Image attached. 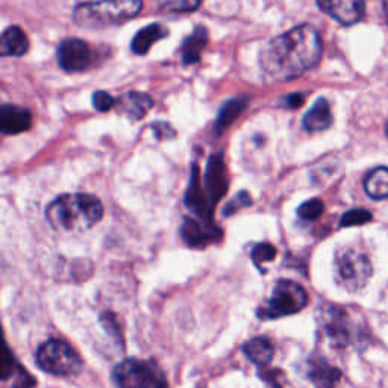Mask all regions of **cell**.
I'll use <instances>...</instances> for the list:
<instances>
[{"label":"cell","instance_id":"obj_34","mask_svg":"<svg viewBox=\"0 0 388 388\" xmlns=\"http://www.w3.org/2000/svg\"><path fill=\"white\" fill-rule=\"evenodd\" d=\"M153 129H155V134H157L158 138L175 135V130L170 128V125H167V123H158V125H153Z\"/></svg>","mask_w":388,"mask_h":388},{"label":"cell","instance_id":"obj_17","mask_svg":"<svg viewBox=\"0 0 388 388\" xmlns=\"http://www.w3.org/2000/svg\"><path fill=\"white\" fill-rule=\"evenodd\" d=\"M117 105L130 120H142L153 106V100L146 93L129 91L117 100Z\"/></svg>","mask_w":388,"mask_h":388},{"label":"cell","instance_id":"obj_12","mask_svg":"<svg viewBox=\"0 0 388 388\" xmlns=\"http://www.w3.org/2000/svg\"><path fill=\"white\" fill-rule=\"evenodd\" d=\"M220 229L215 228L214 224H206V223H199L193 219H185L182 228H181V235L184 242L191 247H199L208 244L209 242H214L219 237Z\"/></svg>","mask_w":388,"mask_h":388},{"label":"cell","instance_id":"obj_35","mask_svg":"<svg viewBox=\"0 0 388 388\" xmlns=\"http://www.w3.org/2000/svg\"><path fill=\"white\" fill-rule=\"evenodd\" d=\"M384 12H385V19H387V23H388V2H384Z\"/></svg>","mask_w":388,"mask_h":388},{"label":"cell","instance_id":"obj_24","mask_svg":"<svg viewBox=\"0 0 388 388\" xmlns=\"http://www.w3.org/2000/svg\"><path fill=\"white\" fill-rule=\"evenodd\" d=\"M247 105L246 99H232L224 104L220 110V114L217 115L215 120V132H222L224 128H228L234 122Z\"/></svg>","mask_w":388,"mask_h":388},{"label":"cell","instance_id":"obj_3","mask_svg":"<svg viewBox=\"0 0 388 388\" xmlns=\"http://www.w3.org/2000/svg\"><path fill=\"white\" fill-rule=\"evenodd\" d=\"M142 6L139 0L77 3L73 10V21L79 28L102 29L137 17Z\"/></svg>","mask_w":388,"mask_h":388},{"label":"cell","instance_id":"obj_9","mask_svg":"<svg viewBox=\"0 0 388 388\" xmlns=\"http://www.w3.org/2000/svg\"><path fill=\"white\" fill-rule=\"evenodd\" d=\"M57 57L59 67L67 73H81L91 64L90 46L77 38H67L61 41Z\"/></svg>","mask_w":388,"mask_h":388},{"label":"cell","instance_id":"obj_30","mask_svg":"<svg viewBox=\"0 0 388 388\" xmlns=\"http://www.w3.org/2000/svg\"><path fill=\"white\" fill-rule=\"evenodd\" d=\"M200 6V2H190V0H177V2H164L161 3L158 8L161 11H168V12H191L197 10Z\"/></svg>","mask_w":388,"mask_h":388},{"label":"cell","instance_id":"obj_16","mask_svg":"<svg viewBox=\"0 0 388 388\" xmlns=\"http://www.w3.org/2000/svg\"><path fill=\"white\" fill-rule=\"evenodd\" d=\"M243 353L258 369H264L273 360L275 346L267 337H255L243 345Z\"/></svg>","mask_w":388,"mask_h":388},{"label":"cell","instance_id":"obj_7","mask_svg":"<svg viewBox=\"0 0 388 388\" xmlns=\"http://www.w3.org/2000/svg\"><path fill=\"white\" fill-rule=\"evenodd\" d=\"M333 271H336L337 284L341 289L355 293L367 285L374 273V267L366 253L347 247L336 255Z\"/></svg>","mask_w":388,"mask_h":388},{"label":"cell","instance_id":"obj_25","mask_svg":"<svg viewBox=\"0 0 388 388\" xmlns=\"http://www.w3.org/2000/svg\"><path fill=\"white\" fill-rule=\"evenodd\" d=\"M251 258L255 267L262 270V264L273 261L276 258V247L270 243H260L251 251Z\"/></svg>","mask_w":388,"mask_h":388},{"label":"cell","instance_id":"obj_31","mask_svg":"<svg viewBox=\"0 0 388 388\" xmlns=\"http://www.w3.org/2000/svg\"><path fill=\"white\" fill-rule=\"evenodd\" d=\"M252 205V199L249 197V194H247L246 191L243 193H238L237 196L232 199L229 204L226 205V208H224V211L223 214L224 215H229V214H235L240 208H243V206H249Z\"/></svg>","mask_w":388,"mask_h":388},{"label":"cell","instance_id":"obj_29","mask_svg":"<svg viewBox=\"0 0 388 388\" xmlns=\"http://www.w3.org/2000/svg\"><path fill=\"white\" fill-rule=\"evenodd\" d=\"M91 102H93V106H95V110L99 111V113H106V111H110L111 108H114L115 105H117V100H115L110 93H106V91H96V93H93V99H91Z\"/></svg>","mask_w":388,"mask_h":388},{"label":"cell","instance_id":"obj_14","mask_svg":"<svg viewBox=\"0 0 388 388\" xmlns=\"http://www.w3.org/2000/svg\"><path fill=\"white\" fill-rule=\"evenodd\" d=\"M2 381H12L11 388H34L37 385L35 378L25 367L20 366L19 361L15 360V356L8 347L5 349Z\"/></svg>","mask_w":388,"mask_h":388},{"label":"cell","instance_id":"obj_32","mask_svg":"<svg viewBox=\"0 0 388 388\" xmlns=\"http://www.w3.org/2000/svg\"><path fill=\"white\" fill-rule=\"evenodd\" d=\"M100 323H102V326H104L106 332H110L113 337L117 338V341L122 340L120 328L117 326V322H115V319H114V314H111V313L102 314V317H100Z\"/></svg>","mask_w":388,"mask_h":388},{"label":"cell","instance_id":"obj_20","mask_svg":"<svg viewBox=\"0 0 388 388\" xmlns=\"http://www.w3.org/2000/svg\"><path fill=\"white\" fill-rule=\"evenodd\" d=\"M332 125V114L328 100L320 97L317 102L311 106L305 117H304V128L308 132H320L328 129Z\"/></svg>","mask_w":388,"mask_h":388},{"label":"cell","instance_id":"obj_11","mask_svg":"<svg viewBox=\"0 0 388 388\" xmlns=\"http://www.w3.org/2000/svg\"><path fill=\"white\" fill-rule=\"evenodd\" d=\"M32 126V114L17 105H3L0 108V130L5 135H19Z\"/></svg>","mask_w":388,"mask_h":388},{"label":"cell","instance_id":"obj_19","mask_svg":"<svg viewBox=\"0 0 388 388\" xmlns=\"http://www.w3.org/2000/svg\"><path fill=\"white\" fill-rule=\"evenodd\" d=\"M208 43V30L204 26H197L185 38L181 48V59L184 66L196 64L200 61L202 50Z\"/></svg>","mask_w":388,"mask_h":388},{"label":"cell","instance_id":"obj_36","mask_svg":"<svg viewBox=\"0 0 388 388\" xmlns=\"http://www.w3.org/2000/svg\"><path fill=\"white\" fill-rule=\"evenodd\" d=\"M387 135H388V123H387Z\"/></svg>","mask_w":388,"mask_h":388},{"label":"cell","instance_id":"obj_2","mask_svg":"<svg viewBox=\"0 0 388 388\" xmlns=\"http://www.w3.org/2000/svg\"><path fill=\"white\" fill-rule=\"evenodd\" d=\"M102 202L85 193L61 194L46 208V219L50 226L64 232L87 231L102 220Z\"/></svg>","mask_w":388,"mask_h":388},{"label":"cell","instance_id":"obj_21","mask_svg":"<svg viewBox=\"0 0 388 388\" xmlns=\"http://www.w3.org/2000/svg\"><path fill=\"white\" fill-rule=\"evenodd\" d=\"M29 49V38L20 26H10L2 34V55L23 57Z\"/></svg>","mask_w":388,"mask_h":388},{"label":"cell","instance_id":"obj_8","mask_svg":"<svg viewBox=\"0 0 388 388\" xmlns=\"http://www.w3.org/2000/svg\"><path fill=\"white\" fill-rule=\"evenodd\" d=\"M323 329L333 347H347L356 343L360 338V331L351 320L346 309L338 307L328 308L324 314Z\"/></svg>","mask_w":388,"mask_h":388},{"label":"cell","instance_id":"obj_6","mask_svg":"<svg viewBox=\"0 0 388 388\" xmlns=\"http://www.w3.org/2000/svg\"><path fill=\"white\" fill-rule=\"evenodd\" d=\"M308 304V294L298 282L282 279L276 282L267 304L258 309L261 320H275L300 313Z\"/></svg>","mask_w":388,"mask_h":388},{"label":"cell","instance_id":"obj_27","mask_svg":"<svg viewBox=\"0 0 388 388\" xmlns=\"http://www.w3.org/2000/svg\"><path fill=\"white\" fill-rule=\"evenodd\" d=\"M371 220V213L366 209H351V211L341 215L340 226H356V224H364Z\"/></svg>","mask_w":388,"mask_h":388},{"label":"cell","instance_id":"obj_33","mask_svg":"<svg viewBox=\"0 0 388 388\" xmlns=\"http://www.w3.org/2000/svg\"><path fill=\"white\" fill-rule=\"evenodd\" d=\"M285 102H287V106L291 108V110H298V108H300L305 104V96L302 95V93H294V95L285 97Z\"/></svg>","mask_w":388,"mask_h":388},{"label":"cell","instance_id":"obj_26","mask_svg":"<svg viewBox=\"0 0 388 388\" xmlns=\"http://www.w3.org/2000/svg\"><path fill=\"white\" fill-rule=\"evenodd\" d=\"M323 211H324V205L320 199H309L298 208V215L302 220L313 222L319 219Z\"/></svg>","mask_w":388,"mask_h":388},{"label":"cell","instance_id":"obj_10","mask_svg":"<svg viewBox=\"0 0 388 388\" xmlns=\"http://www.w3.org/2000/svg\"><path fill=\"white\" fill-rule=\"evenodd\" d=\"M320 10L345 26H352L364 17L366 5L358 0H336V2H317Z\"/></svg>","mask_w":388,"mask_h":388},{"label":"cell","instance_id":"obj_28","mask_svg":"<svg viewBox=\"0 0 388 388\" xmlns=\"http://www.w3.org/2000/svg\"><path fill=\"white\" fill-rule=\"evenodd\" d=\"M258 376L264 382L269 384L271 388H284L285 384V375L281 369H260Z\"/></svg>","mask_w":388,"mask_h":388},{"label":"cell","instance_id":"obj_4","mask_svg":"<svg viewBox=\"0 0 388 388\" xmlns=\"http://www.w3.org/2000/svg\"><path fill=\"white\" fill-rule=\"evenodd\" d=\"M35 364L40 370L53 376H75L84 369V361L67 341L50 338L38 347Z\"/></svg>","mask_w":388,"mask_h":388},{"label":"cell","instance_id":"obj_13","mask_svg":"<svg viewBox=\"0 0 388 388\" xmlns=\"http://www.w3.org/2000/svg\"><path fill=\"white\" fill-rule=\"evenodd\" d=\"M205 181H206V188L205 190L208 191L211 202L219 200L228 188L224 164H223L222 158L217 157V155L211 157V159H209V162H208Z\"/></svg>","mask_w":388,"mask_h":388},{"label":"cell","instance_id":"obj_15","mask_svg":"<svg viewBox=\"0 0 388 388\" xmlns=\"http://www.w3.org/2000/svg\"><path fill=\"white\" fill-rule=\"evenodd\" d=\"M185 204H187L191 211H194L200 217H206V214L213 209V206L209 205V194L204 185L200 184L197 166L193 167L190 187L187 191V196H185Z\"/></svg>","mask_w":388,"mask_h":388},{"label":"cell","instance_id":"obj_23","mask_svg":"<svg viewBox=\"0 0 388 388\" xmlns=\"http://www.w3.org/2000/svg\"><path fill=\"white\" fill-rule=\"evenodd\" d=\"M364 188L371 199L381 200L388 197V168L387 167H378L371 172L366 182H364Z\"/></svg>","mask_w":388,"mask_h":388},{"label":"cell","instance_id":"obj_1","mask_svg":"<svg viewBox=\"0 0 388 388\" xmlns=\"http://www.w3.org/2000/svg\"><path fill=\"white\" fill-rule=\"evenodd\" d=\"M322 52L319 32L309 25H299L271 38L264 46L260 53V67L269 81H291L316 67Z\"/></svg>","mask_w":388,"mask_h":388},{"label":"cell","instance_id":"obj_22","mask_svg":"<svg viewBox=\"0 0 388 388\" xmlns=\"http://www.w3.org/2000/svg\"><path fill=\"white\" fill-rule=\"evenodd\" d=\"M308 378L316 388H336L341 379V371L328 362L316 361L308 371Z\"/></svg>","mask_w":388,"mask_h":388},{"label":"cell","instance_id":"obj_5","mask_svg":"<svg viewBox=\"0 0 388 388\" xmlns=\"http://www.w3.org/2000/svg\"><path fill=\"white\" fill-rule=\"evenodd\" d=\"M115 388H168L167 379L153 361L128 358L113 369Z\"/></svg>","mask_w":388,"mask_h":388},{"label":"cell","instance_id":"obj_18","mask_svg":"<svg viewBox=\"0 0 388 388\" xmlns=\"http://www.w3.org/2000/svg\"><path fill=\"white\" fill-rule=\"evenodd\" d=\"M168 35V29L159 23H151L149 26L139 29L135 34L134 40L130 41V49L137 55H146L151 50L152 46L166 38Z\"/></svg>","mask_w":388,"mask_h":388}]
</instances>
